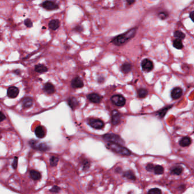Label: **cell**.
Returning <instances> with one entry per match:
<instances>
[{
	"label": "cell",
	"mask_w": 194,
	"mask_h": 194,
	"mask_svg": "<svg viewBox=\"0 0 194 194\" xmlns=\"http://www.w3.org/2000/svg\"><path fill=\"white\" fill-rule=\"evenodd\" d=\"M137 31V28L134 27L124 33L115 37L112 40V43L117 46H120L125 45L130 41L135 36Z\"/></svg>",
	"instance_id": "obj_1"
},
{
	"label": "cell",
	"mask_w": 194,
	"mask_h": 194,
	"mask_svg": "<svg viewBox=\"0 0 194 194\" xmlns=\"http://www.w3.org/2000/svg\"><path fill=\"white\" fill-rule=\"evenodd\" d=\"M107 147L108 149L110 150L111 151L122 155L129 156L132 154L131 151L129 150H128L127 148L124 147L119 143L109 142L107 143Z\"/></svg>",
	"instance_id": "obj_2"
},
{
	"label": "cell",
	"mask_w": 194,
	"mask_h": 194,
	"mask_svg": "<svg viewBox=\"0 0 194 194\" xmlns=\"http://www.w3.org/2000/svg\"><path fill=\"white\" fill-rule=\"evenodd\" d=\"M103 138L105 140L108 141L109 142L117 143L120 145L124 143V141L121 138V137L120 135L113 133L105 134L103 135Z\"/></svg>",
	"instance_id": "obj_3"
},
{
	"label": "cell",
	"mask_w": 194,
	"mask_h": 194,
	"mask_svg": "<svg viewBox=\"0 0 194 194\" xmlns=\"http://www.w3.org/2000/svg\"><path fill=\"white\" fill-rule=\"evenodd\" d=\"M112 103L117 107H123L125 105L126 100L124 96L120 95H115L111 97Z\"/></svg>",
	"instance_id": "obj_4"
},
{
	"label": "cell",
	"mask_w": 194,
	"mask_h": 194,
	"mask_svg": "<svg viewBox=\"0 0 194 194\" xmlns=\"http://www.w3.org/2000/svg\"><path fill=\"white\" fill-rule=\"evenodd\" d=\"M88 123L92 128L95 129H101L104 126V122L97 118H90L88 120Z\"/></svg>",
	"instance_id": "obj_5"
},
{
	"label": "cell",
	"mask_w": 194,
	"mask_h": 194,
	"mask_svg": "<svg viewBox=\"0 0 194 194\" xmlns=\"http://www.w3.org/2000/svg\"><path fill=\"white\" fill-rule=\"evenodd\" d=\"M29 143L30 146L33 147L34 149H37L40 151H45L46 150H49V147L48 145L46 143H38V142L34 140H31L29 142Z\"/></svg>",
	"instance_id": "obj_6"
},
{
	"label": "cell",
	"mask_w": 194,
	"mask_h": 194,
	"mask_svg": "<svg viewBox=\"0 0 194 194\" xmlns=\"http://www.w3.org/2000/svg\"><path fill=\"white\" fill-rule=\"evenodd\" d=\"M141 67L143 71L145 72H150L153 70L154 68V64L150 59H144L141 62Z\"/></svg>",
	"instance_id": "obj_7"
},
{
	"label": "cell",
	"mask_w": 194,
	"mask_h": 194,
	"mask_svg": "<svg viewBox=\"0 0 194 194\" xmlns=\"http://www.w3.org/2000/svg\"><path fill=\"white\" fill-rule=\"evenodd\" d=\"M41 6L47 11H54L59 8V6L55 3L51 1H45L41 4Z\"/></svg>",
	"instance_id": "obj_8"
},
{
	"label": "cell",
	"mask_w": 194,
	"mask_h": 194,
	"mask_svg": "<svg viewBox=\"0 0 194 194\" xmlns=\"http://www.w3.org/2000/svg\"><path fill=\"white\" fill-rule=\"evenodd\" d=\"M121 116L120 112L117 110H114L112 112L111 121L113 125H117L121 122Z\"/></svg>",
	"instance_id": "obj_9"
},
{
	"label": "cell",
	"mask_w": 194,
	"mask_h": 194,
	"mask_svg": "<svg viewBox=\"0 0 194 194\" xmlns=\"http://www.w3.org/2000/svg\"><path fill=\"white\" fill-rule=\"evenodd\" d=\"M7 94L8 97L11 99L16 98L19 94V89L16 87H11L8 89Z\"/></svg>",
	"instance_id": "obj_10"
},
{
	"label": "cell",
	"mask_w": 194,
	"mask_h": 194,
	"mask_svg": "<svg viewBox=\"0 0 194 194\" xmlns=\"http://www.w3.org/2000/svg\"><path fill=\"white\" fill-rule=\"evenodd\" d=\"M71 85L74 88H80L84 86V83L80 78L76 76L72 79Z\"/></svg>",
	"instance_id": "obj_11"
},
{
	"label": "cell",
	"mask_w": 194,
	"mask_h": 194,
	"mask_svg": "<svg viewBox=\"0 0 194 194\" xmlns=\"http://www.w3.org/2000/svg\"><path fill=\"white\" fill-rule=\"evenodd\" d=\"M182 89L179 87L174 88L171 92V96L174 100H177L179 99L182 95Z\"/></svg>",
	"instance_id": "obj_12"
},
{
	"label": "cell",
	"mask_w": 194,
	"mask_h": 194,
	"mask_svg": "<svg viewBox=\"0 0 194 194\" xmlns=\"http://www.w3.org/2000/svg\"><path fill=\"white\" fill-rule=\"evenodd\" d=\"M88 99L91 103L97 104L100 103L102 100V97L97 93H92L88 95Z\"/></svg>",
	"instance_id": "obj_13"
},
{
	"label": "cell",
	"mask_w": 194,
	"mask_h": 194,
	"mask_svg": "<svg viewBox=\"0 0 194 194\" xmlns=\"http://www.w3.org/2000/svg\"><path fill=\"white\" fill-rule=\"evenodd\" d=\"M67 103L68 105L70 107V108L73 110L76 109L79 104L78 100L74 97L68 98L67 100Z\"/></svg>",
	"instance_id": "obj_14"
},
{
	"label": "cell",
	"mask_w": 194,
	"mask_h": 194,
	"mask_svg": "<svg viewBox=\"0 0 194 194\" xmlns=\"http://www.w3.org/2000/svg\"><path fill=\"white\" fill-rule=\"evenodd\" d=\"M43 91L47 94L51 95L55 92V89L54 86L50 83H47L43 87Z\"/></svg>",
	"instance_id": "obj_15"
},
{
	"label": "cell",
	"mask_w": 194,
	"mask_h": 194,
	"mask_svg": "<svg viewBox=\"0 0 194 194\" xmlns=\"http://www.w3.org/2000/svg\"><path fill=\"white\" fill-rule=\"evenodd\" d=\"M22 106L24 108H29L33 104V100L31 97H25L22 100Z\"/></svg>",
	"instance_id": "obj_16"
},
{
	"label": "cell",
	"mask_w": 194,
	"mask_h": 194,
	"mask_svg": "<svg viewBox=\"0 0 194 194\" xmlns=\"http://www.w3.org/2000/svg\"><path fill=\"white\" fill-rule=\"evenodd\" d=\"M35 133L37 137L42 138L45 136V132L41 126H38L36 128Z\"/></svg>",
	"instance_id": "obj_17"
},
{
	"label": "cell",
	"mask_w": 194,
	"mask_h": 194,
	"mask_svg": "<svg viewBox=\"0 0 194 194\" xmlns=\"http://www.w3.org/2000/svg\"><path fill=\"white\" fill-rule=\"evenodd\" d=\"M49 26L51 29L53 30H55L59 28L60 22L58 20H53L49 22Z\"/></svg>",
	"instance_id": "obj_18"
},
{
	"label": "cell",
	"mask_w": 194,
	"mask_h": 194,
	"mask_svg": "<svg viewBox=\"0 0 194 194\" xmlns=\"http://www.w3.org/2000/svg\"><path fill=\"white\" fill-rule=\"evenodd\" d=\"M191 139L188 137L182 138L179 141V145L182 147H185L190 145L191 143Z\"/></svg>",
	"instance_id": "obj_19"
},
{
	"label": "cell",
	"mask_w": 194,
	"mask_h": 194,
	"mask_svg": "<svg viewBox=\"0 0 194 194\" xmlns=\"http://www.w3.org/2000/svg\"><path fill=\"white\" fill-rule=\"evenodd\" d=\"M132 66L130 63H125L121 67V71L124 74H128L132 70Z\"/></svg>",
	"instance_id": "obj_20"
},
{
	"label": "cell",
	"mask_w": 194,
	"mask_h": 194,
	"mask_svg": "<svg viewBox=\"0 0 194 194\" xmlns=\"http://www.w3.org/2000/svg\"><path fill=\"white\" fill-rule=\"evenodd\" d=\"M30 175L31 178L34 180H39L41 178V175L40 172H39L38 171L34 170L30 171Z\"/></svg>",
	"instance_id": "obj_21"
},
{
	"label": "cell",
	"mask_w": 194,
	"mask_h": 194,
	"mask_svg": "<svg viewBox=\"0 0 194 194\" xmlns=\"http://www.w3.org/2000/svg\"><path fill=\"white\" fill-rule=\"evenodd\" d=\"M48 68L46 66L43 64H38L35 67V71L38 73H43L47 72Z\"/></svg>",
	"instance_id": "obj_22"
},
{
	"label": "cell",
	"mask_w": 194,
	"mask_h": 194,
	"mask_svg": "<svg viewBox=\"0 0 194 194\" xmlns=\"http://www.w3.org/2000/svg\"><path fill=\"white\" fill-rule=\"evenodd\" d=\"M123 175L124 177L128 179H129V180H135L136 179L134 174L133 173L132 171H130V170H128V171L124 172Z\"/></svg>",
	"instance_id": "obj_23"
},
{
	"label": "cell",
	"mask_w": 194,
	"mask_h": 194,
	"mask_svg": "<svg viewBox=\"0 0 194 194\" xmlns=\"http://www.w3.org/2000/svg\"><path fill=\"white\" fill-rule=\"evenodd\" d=\"M172 107V105H170V106L164 107V108L160 109L159 111L157 112V114L158 115V116H159L160 118H163L164 116H165L166 113L168 111V110L170 109Z\"/></svg>",
	"instance_id": "obj_24"
},
{
	"label": "cell",
	"mask_w": 194,
	"mask_h": 194,
	"mask_svg": "<svg viewBox=\"0 0 194 194\" xmlns=\"http://www.w3.org/2000/svg\"><path fill=\"white\" fill-rule=\"evenodd\" d=\"M173 46L175 49H178V50L182 49L183 47V45L181 39H179L178 38L175 39L173 42Z\"/></svg>",
	"instance_id": "obj_25"
},
{
	"label": "cell",
	"mask_w": 194,
	"mask_h": 194,
	"mask_svg": "<svg viewBox=\"0 0 194 194\" xmlns=\"http://www.w3.org/2000/svg\"><path fill=\"white\" fill-rule=\"evenodd\" d=\"M137 95H138V97L139 98L143 99V98H145V97L147 96V95H148V92L146 89L140 88L138 90Z\"/></svg>",
	"instance_id": "obj_26"
},
{
	"label": "cell",
	"mask_w": 194,
	"mask_h": 194,
	"mask_svg": "<svg viewBox=\"0 0 194 194\" xmlns=\"http://www.w3.org/2000/svg\"><path fill=\"white\" fill-rule=\"evenodd\" d=\"M183 169L181 166H175L174 168H172L171 170V172L172 174L179 175L182 174Z\"/></svg>",
	"instance_id": "obj_27"
},
{
	"label": "cell",
	"mask_w": 194,
	"mask_h": 194,
	"mask_svg": "<svg viewBox=\"0 0 194 194\" xmlns=\"http://www.w3.org/2000/svg\"><path fill=\"white\" fill-rule=\"evenodd\" d=\"M164 171V168L162 166L160 165H154V169H153V172L157 175H160L163 173Z\"/></svg>",
	"instance_id": "obj_28"
},
{
	"label": "cell",
	"mask_w": 194,
	"mask_h": 194,
	"mask_svg": "<svg viewBox=\"0 0 194 194\" xmlns=\"http://www.w3.org/2000/svg\"><path fill=\"white\" fill-rule=\"evenodd\" d=\"M174 36L176 38H178L181 40L184 39L185 37V35L180 30L175 31L174 33Z\"/></svg>",
	"instance_id": "obj_29"
},
{
	"label": "cell",
	"mask_w": 194,
	"mask_h": 194,
	"mask_svg": "<svg viewBox=\"0 0 194 194\" xmlns=\"http://www.w3.org/2000/svg\"><path fill=\"white\" fill-rule=\"evenodd\" d=\"M50 165L52 167H55L58 164V163L59 162V158L55 156H52L50 158Z\"/></svg>",
	"instance_id": "obj_30"
},
{
	"label": "cell",
	"mask_w": 194,
	"mask_h": 194,
	"mask_svg": "<svg viewBox=\"0 0 194 194\" xmlns=\"http://www.w3.org/2000/svg\"><path fill=\"white\" fill-rule=\"evenodd\" d=\"M159 18L162 20H164L168 17V14L166 12H161L158 14Z\"/></svg>",
	"instance_id": "obj_31"
},
{
	"label": "cell",
	"mask_w": 194,
	"mask_h": 194,
	"mask_svg": "<svg viewBox=\"0 0 194 194\" xmlns=\"http://www.w3.org/2000/svg\"><path fill=\"white\" fill-rule=\"evenodd\" d=\"M148 193H152V194H154V193H155V194H160L162 193V191H160V189H159V188H152V189H150L148 192H147Z\"/></svg>",
	"instance_id": "obj_32"
},
{
	"label": "cell",
	"mask_w": 194,
	"mask_h": 194,
	"mask_svg": "<svg viewBox=\"0 0 194 194\" xmlns=\"http://www.w3.org/2000/svg\"><path fill=\"white\" fill-rule=\"evenodd\" d=\"M90 166V162H89L88 160L85 159L83 162V169L84 170H87L89 168Z\"/></svg>",
	"instance_id": "obj_33"
},
{
	"label": "cell",
	"mask_w": 194,
	"mask_h": 194,
	"mask_svg": "<svg viewBox=\"0 0 194 194\" xmlns=\"http://www.w3.org/2000/svg\"><path fill=\"white\" fill-rule=\"evenodd\" d=\"M60 190H61V188L59 187H58L57 185H55L50 189V192H53V193H57Z\"/></svg>",
	"instance_id": "obj_34"
},
{
	"label": "cell",
	"mask_w": 194,
	"mask_h": 194,
	"mask_svg": "<svg viewBox=\"0 0 194 194\" xmlns=\"http://www.w3.org/2000/svg\"><path fill=\"white\" fill-rule=\"evenodd\" d=\"M25 24L28 28H32L33 26V22L30 19H26L25 21Z\"/></svg>",
	"instance_id": "obj_35"
},
{
	"label": "cell",
	"mask_w": 194,
	"mask_h": 194,
	"mask_svg": "<svg viewBox=\"0 0 194 194\" xmlns=\"http://www.w3.org/2000/svg\"><path fill=\"white\" fill-rule=\"evenodd\" d=\"M154 165L153 164H151V163H150V164H148L147 166H146V170L147 171H149V172H153V169H154Z\"/></svg>",
	"instance_id": "obj_36"
},
{
	"label": "cell",
	"mask_w": 194,
	"mask_h": 194,
	"mask_svg": "<svg viewBox=\"0 0 194 194\" xmlns=\"http://www.w3.org/2000/svg\"><path fill=\"white\" fill-rule=\"evenodd\" d=\"M17 165H18V158L17 157H15L14 160H13V163H12L13 168L14 169H16L17 167Z\"/></svg>",
	"instance_id": "obj_37"
},
{
	"label": "cell",
	"mask_w": 194,
	"mask_h": 194,
	"mask_svg": "<svg viewBox=\"0 0 194 194\" xmlns=\"http://www.w3.org/2000/svg\"><path fill=\"white\" fill-rule=\"evenodd\" d=\"M74 30H75L76 32H79V33H81L83 31V28L82 26H80V25H78V26H76V27L74 28Z\"/></svg>",
	"instance_id": "obj_38"
},
{
	"label": "cell",
	"mask_w": 194,
	"mask_h": 194,
	"mask_svg": "<svg viewBox=\"0 0 194 194\" xmlns=\"http://www.w3.org/2000/svg\"><path fill=\"white\" fill-rule=\"evenodd\" d=\"M5 118H6V117H5V114L2 112L0 111V122L4 121L5 119Z\"/></svg>",
	"instance_id": "obj_39"
},
{
	"label": "cell",
	"mask_w": 194,
	"mask_h": 194,
	"mask_svg": "<svg viewBox=\"0 0 194 194\" xmlns=\"http://www.w3.org/2000/svg\"><path fill=\"white\" fill-rule=\"evenodd\" d=\"M126 1L129 5H132L135 3V0H126Z\"/></svg>",
	"instance_id": "obj_40"
},
{
	"label": "cell",
	"mask_w": 194,
	"mask_h": 194,
	"mask_svg": "<svg viewBox=\"0 0 194 194\" xmlns=\"http://www.w3.org/2000/svg\"><path fill=\"white\" fill-rule=\"evenodd\" d=\"M189 17H190L191 20L192 21H193V11H192V12L189 13Z\"/></svg>",
	"instance_id": "obj_41"
},
{
	"label": "cell",
	"mask_w": 194,
	"mask_h": 194,
	"mask_svg": "<svg viewBox=\"0 0 194 194\" xmlns=\"http://www.w3.org/2000/svg\"><path fill=\"white\" fill-rule=\"evenodd\" d=\"M14 72L16 74H17V75H18V74H20V70H16V71H14Z\"/></svg>",
	"instance_id": "obj_42"
}]
</instances>
